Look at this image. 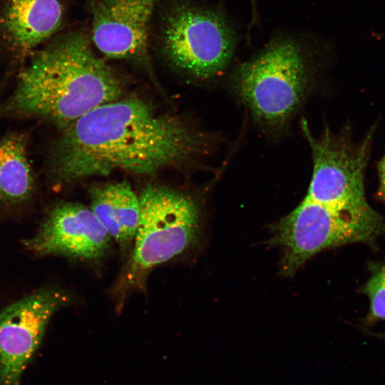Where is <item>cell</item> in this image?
<instances>
[{
  "label": "cell",
  "mask_w": 385,
  "mask_h": 385,
  "mask_svg": "<svg viewBox=\"0 0 385 385\" xmlns=\"http://www.w3.org/2000/svg\"><path fill=\"white\" fill-rule=\"evenodd\" d=\"M209 145L210 138L194 125L130 97L101 105L63 130L50 165L61 183L115 170L150 175L183 165Z\"/></svg>",
  "instance_id": "1"
},
{
  "label": "cell",
  "mask_w": 385,
  "mask_h": 385,
  "mask_svg": "<svg viewBox=\"0 0 385 385\" xmlns=\"http://www.w3.org/2000/svg\"><path fill=\"white\" fill-rule=\"evenodd\" d=\"M88 34L76 30L36 53L20 72L0 116L36 118L61 129L96 108L119 99L122 83L91 47Z\"/></svg>",
  "instance_id": "2"
},
{
  "label": "cell",
  "mask_w": 385,
  "mask_h": 385,
  "mask_svg": "<svg viewBox=\"0 0 385 385\" xmlns=\"http://www.w3.org/2000/svg\"><path fill=\"white\" fill-rule=\"evenodd\" d=\"M312 72L301 43L289 37L270 41L236 68L232 86L240 102L260 125L284 128L302 106Z\"/></svg>",
  "instance_id": "3"
},
{
  "label": "cell",
  "mask_w": 385,
  "mask_h": 385,
  "mask_svg": "<svg viewBox=\"0 0 385 385\" xmlns=\"http://www.w3.org/2000/svg\"><path fill=\"white\" fill-rule=\"evenodd\" d=\"M270 230L269 245L282 250L279 274L291 277L324 250L356 242L374 244L385 232V223L375 210H342L304 197Z\"/></svg>",
  "instance_id": "4"
},
{
  "label": "cell",
  "mask_w": 385,
  "mask_h": 385,
  "mask_svg": "<svg viewBox=\"0 0 385 385\" xmlns=\"http://www.w3.org/2000/svg\"><path fill=\"white\" fill-rule=\"evenodd\" d=\"M138 197L140 216L125 274L130 284L192 247L200 224L199 205L181 192L148 185Z\"/></svg>",
  "instance_id": "5"
},
{
  "label": "cell",
  "mask_w": 385,
  "mask_h": 385,
  "mask_svg": "<svg viewBox=\"0 0 385 385\" xmlns=\"http://www.w3.org/2000/svg\"><path fill=\"white\" fill-rule=\"evenodd\" d=\"M159 34V46L165 58L200 79L222 73L236 47L235 31L222 14L188 1H179L167 9Z\"/></svg>",
  "instance_id": "6"
},
{
  "label": "cell",
  "mask_w": 385,
  "mask_h": 385,
  "mask_svg": "<svg viewBox=\"0 0 385 385\" xmlns=\"http://www.w3.org/2000/svg\"><path fill=\"white\" fill-rule=\"evenodd\" d=\"M71 302L68 292L41 288L0 312V385H21L53 315Z\"/></svg>",
  "instance_id": "7"
},
{
  "label": "cell",
  "mask_w": 385,
  "mask_h": 385,
  "mask_svg": "<svg viewBox=\"0 0 385 385\" xmlns=\"http://www.w3.org/2000/svg\"><path fill=\"white\" fill-rule=\"evenodd\" d=\"M111 240L91 208L79 203L61 202L50 208L36 234L23 244L39 256L94 261L108 252Z\"/></svg>",
  "instance_id": "8"
},
{
  "label": "cell",
  "mask_w": 385,
  "mask_h": 385,
  "mask_svg": "<svg viewBox=\"0 0 385 385\" xmlns=\"http://www.w3.org/2000/svg\"><path fill=\"white\" fill-rule=\"evenodd\" d=\"M158 0H93L91 41L105 56L147 63L150 20Z\"/></svg>",
  "instance_id": "9"
},
{
  "label": "cell",
  "mask_w": 385,
  "mask_h": 385,
  "mask_svg": "<svg viewBox=\"0 0 385 385\" xmlns=\"http://www.w3.org/2000/svg\"><path fill=\"white\" fill-rule=\"evenodd\" d=\"M63 14L58 0H9L2 14L1 28L14 48L27 52L57 31Z\"/></svg>",
  "instance_id": "10"
},
{
  "label": "cell",
  "mask_w": 385,
  "mask_h": 385,
  "mask_svg": "<svg viewBox=\"0 0 385 385\" xmlns=\"http://www.w3.org/2000/svg\"><path fill=\"white\" fill-rule=\"evenodd\" d=\"M91 210L122 249L133 242L139 216L138 196L125 180L94 188Z\"/></svg>",
  "instance_id": "11"
},
{
  "label": "cell",
  "mask_w": 385,
  "mask_h": 385,
  "mask_svg": "<svg viewBox=\"0 0 385 385\" xmlns=\"http://www.w3.org/2000/svg\"><path fill=\"white\" fill-rule=\"evenodd\" d=\"M34 188L25 136L7 134L0 139V202L8 206L22 205L30 200Z\"/></svg>",
  "instance_id": "12"
},
{
  "label": "cell",
  "mask_w": 385,
  "mask_h": 385,
  "mask_svg": "<svg viewBox=\"0 0 385 385\" xmlns=\"http://www.w3.org/2000/svg\"><path fill=\"white\" fill-rule=\"evenodd\" d=\"M364 292L370 302L369 320L385 319V265L374 267Z\"/></svg>",
  "instance_id": "13"
},
{
  "label": "cell",
  "mask_w": 385,
  "mask_h": 385,
  "mask_svg": "<svg viewBox=\"0 0 385 385\" xmlns=\"http://www.w3.org/2000/svg\"><path fill=\"white\" fill-rule=\"evenodd\" d=\"M379 194L385 200V155L379 165Z\"/></svg>",
  "instance_id": "14"
}]
</instances>
